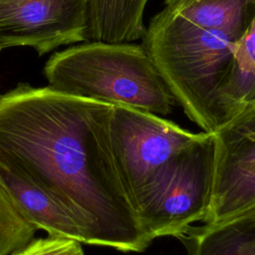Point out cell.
Listing matches in <instances>:
<instances>
[{"instance_id":"cell-1","label":"cell","mask_w":255,"mask_h":255,"mask_svg":"<svg viewBox=\"0 0 255 255\" xmlns=\"http://www.w3.org/2000/svg\"><path fill=\"white\" fill-rule=\"evenodd\" d=\"M112 111L108 103L20 84L0 95V166L67 208L84 244L141 252L153 240L114 158Z\"/></svg>"},{"instance_id":"cell-2","label":"cell","mask_w":255,"mask_h":255,"mask_svg":"<svg viewBox=\"0 0 255 255\" xmlns=\"http://www.w3.org/2000/svg\"><path fill=\"white\" fill-rule=\"evenodd\" d=\"M241 37L191 23L165 8L152 16L141 45L170 95L203 131L226 123L219 92Z\"/></svg>"},{"instance_id":"cell-3","label":"cell","mask_w":255,"mask_h":255,"mask_svg":"<svg viewBox=\"0 0 255 255\" xmlns=\"http://www.w3.org/2000/svg\"><path fill=\"white\" fill-rule=\"evenodd\" d=\"M49 86L111 105L171 113L174 99L140 44L91 41L57 52L46 63Z\"/></svg>"},{"instance_id":"cell-4","label":"cell","mask_w":255,"mask_h":255,"mask_svg":"<svg viewBox=\"0 0 255 255\" xmlns=\"http://www.w3.org/2000/svg\"><path fill=\"white\" fill-rule=\"evenodd\" d=\"M214 147L213 134L204 131L172 156L143 188L136 210L152 240L179 238L204 219L213 188Z\"/></svg>"},{"instance_id":"cell-5","label":"cell","mask_w":255,"mask_h":255,"mask_svg":"<svg viewBox=\"0 0 255 255\" xmlns=\"http://www.w3.org/2000/svg\"><path fill=\"white\" fill-rule=\"evenodd\" d=\"M203 132L189 131L144 110L113 105L110 120L112 150L135 207L141 191L155 173Z\"/></svg>"},{"instance_id":"cell-6","label":"cell","mask_w":255,"mask_h":255,"mask_svg":"<svg viewBox=\"0 0 255 255\" xmlns=\"http://www.w3.org/2000/svg\"><path fill=\"white\" fill-rule=\"evenodd\" d=\"M212 134L214 177L204 224L255 212V100Z\"/></svg>"},{"instance_id":"cell-7","label":"cell","mask_w":255,"mask_h":255,"mask_svg":"<svg viewBox=\"0 0 255 255\" xmlns=\"http://www.w3.org/2000/svg\"><path fill=\"white\" fill-rule=\"evenodd\" d=\"M90 0H0V50L27 46L44 55L88 41Z\"/></svg>"},{"instance_id":"cell-8","label":"cell","mask_w":255,"mask_h":255,"mask_svg":"<svg viewBox=\"0 0 255 255\" xmlns=\"http://www.w3.org/2000/svg\"><path fill=\"white\" fill-rule=\"evenodd\" d=\"M0 184L18 212L36 229L46 231L49 236L85 242L73 214L44 190L1 166Z\"/></svg>"},{"instance_id":"cell-9","label":"cell","mask_w":255,"mask_h":255,"mask_svg":"<svg viewBox=\"0 0 255 255\" xmlns=\"http://www.w3.org/2000/svg\"><path fill=\"white\" fill-rule=\"evenodd\" d=\"M179 238L188 255H255V212L190 227Z\"/></svg>"},{"instance_id":"cell-10","label":"cell","mask_w":255,"mask_h":255,"mask_svg":"<svg viewBox=\"0 0 255 255\" xmlns=\"http://www.w3.org/2000/svg\"><path fill=\"white\" fill-rule=\"evenodd\" d=\"M165 9L198 26L242 37L255 18V0H162Z\"/></svg>"},{"instance_id":"cell-11","label":"cell","mask_w":255,"mask_h":255,"mask_svg":"<svg viewBox=\"0 0 255 255\" xmlns=\"http://www.w3.org/2000/svg\"><path fill=\"white\" fill-rule=\"evenodd\" d=\"M219 100L226 122L255 100V18L236 43Z\"/></svg>"},{"instance_id":"cell-12","label":"cell","mask_w":255,"mask_h":255,"mask_svg":"<svg viewBox=\"0 0 255 255\" xmlns=\"http://www.w3.org/2000/svg\"><path fill=\"white\" fill-rule=\"evenodd\" d=\"M36 228L16 209L0 184V255H10L34 239Z\"/></svg>"},{"instance_id":"cell-13","label":"cell","mask_w":255,"mask_h":255,"mask_svg":"<svg viewBox=\"0 0 255 255\" xmlns=\"http://www.w3.org/2000/svg\"><path fill=\"white\" fill-rule=\"evenodd\" d=\"M10 255H84V250L77 240L49 236L33 239Z\"/></svg>"}]
</instances>
